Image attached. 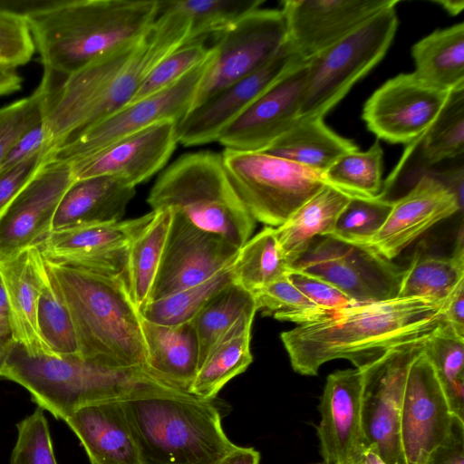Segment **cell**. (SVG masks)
<instances>
[{
	"label": "cell",
	"mask_w": 464,
	"mask_h": 464,
	"mask_svg": "<svg viewBox=\"0 0 464 464\" xmlns=\"http://www.w3.org/2000/svg\"><path fill=\"white\" fill-rule=\"evenodd\" d=\"M189 28L185 15L160 12L140 38L62 78L59 83L44 72L43 122L53 149L128 105L153 66L187 42Z\"/></svg>",
	"instance_id": "1"
},
{
	"label": "cell",
	"mask_w": 464,
	"mask_h": 464,
	"mask_svg": "<svg viewBox=\"0 0 464 464\" xmlns=\"http://www.w3.org/2000/svg\"><path fill=\"white\" fill-rule=\"evenodd\" d=\"M447 302L394 298L329 311L280 334L293 370L314 376L325 362L345 359L364 368L389 351L426 343L447 326Z\"/></svg>",
	"instance_id": "2"
},
{
	"label": "cell",
	"mask_w": 464,
	"mask_h": 464,
	"mask_svg": "<svg viewBox=\"0 0 464 464\" xmlns=\"http://www.w3.org/2000/svg\"><path fill=\"white\" fill-rule=\"evenodd\" d=\"M159 14V0L59 1L23 13L44 72L62 78L137 40Z\"/></svg>",
	"instance_id": "3"
},
{
	"label": "cell",
	"mask_w": 464,
	"mask_h": 464,
	"mask_svg": "<svg viewBox=\"0 0 464 464\" xmlns=\"http://www.w3.org/2000/svg\"><path fill=\"white\" fill-rule=\"evenodd\" d=\"M121 401L141 464H217L237 446L215 400L155 382Z\"/></svg>",
	"instance_id": "4"
},
{
	"label": "cell",
	"mask_w": 464,
	"mask_h": 464,
	"mask_svg": "<svg viewBox=\"0 0 464 464\" xmlns=\"http://www.w3.org/2000/svg\"><path fill=\"white\" fill-rule=\"evenodd\" d=\"M44 260L69 309L80 355L112 367L146 366L142 316L124 275Z\"/></svg>",
	"instance_id": "5"
},
{
	"label": "cell",
	"mask_w": 464,
	"mask_h": 464,
	"mask_svg": "<svg viewBox=\"0 0 464 464\" xmlns=\"http://www.w3.org/2000/svg\"><path fill=\"white\" fill-rule=\"evenodd\" d=\"M0 377L25 388L37 407L63 421L87 404L121 400L142 386L163 382L146 366L119 368L80 354L31 353L14 341Z\"/></svg>",
	"instance_id": "6"
},
{
	"label": "cell",
	"mask_w": 464,
	"mask_h": 464,
	"mask_svg": "<svg viewBox=\"0 0 464 464\" xmlns=\"http://www.w3.org/2000/svg\"><path fill=\"white\" fill-rule=\"evenodd\" d=\"M152 210L179 211L192 224L238 246L250 238L255 219L233 188L221 154L188 153L172 162L148 197Z\"/></svg>",
	"instance_id": "7"
},
{
	"label": "cell",
	"mask_w": 464,
	"mask_h": 464,
	"mask_svg": "<svg viewBox=\"0 0 464 464\" xmlns=\"http://www.w3.org/2000/svg\"><path fill=\"white\" fill-rule=\"evenodd\" d=\"M389 6L306 61L307 74L298 118L329 112L386 54L398 27Z\"/></svg>",
	"instance_id": "8"
},
{
	"label": "cell",
	"mask_w": 464,
	"mask_h": 464,
	"mask_svg": "<svg viewBox=\"0 0 464 464\" xmlns=\"http://www.w3.org/2000/svg\"><path fill=\"white\" fill-rule=\"evenodd\" d=\"M228 179L246 208L267 227H279L325 182L323 174L265 151L225 149Z\"/></svg>",
	"instance_id": "9"
},
{
	"label": "cell",
	"mask_w": 464,
	"mask_h": 464,
	"mask_svg": "<svg viewBox=\"0 0 464 464\" xmlns=\"http://www.w3.org/2000/svg\"><path fill=\"white\" fill-rule=\"evenodd\" d=\"M290 268L330 283L356 304L397 298L404 271L368 245L332 236L314 238Z\"/></svg>",
	"instance_id": "10"
},
{
	"label": "cell",
	"mask_w": 464,
	"mask_h": 464,
	"mask_svg": "<svg viewBox=\"0 0 464 464\" xmlns=\"http://www.w3.org/2000/svg\"><path fill=\"white\" fill-rule=\"evenodd\" d=\"M213 36L212 57L191 109L269 63L285 44L287 29L281 10L258 8Z\"/></svg>",
	"instance_id": "11"
},
{
	"label": "cell",
	"mask_w": 464,
	"mask_h": 464,
	"mask_svg": "<svg viewBox=\"0 0 464 464\" xmlns=\"http://www.w3.org/2000/svg\"><path fill=\"white\" fill-rule=\"evenodd\" d=\"M213 51V50H212ZM213 53V52H212ZM211 56L168 88L129 103L52 150V158L72 162L157 122L179 121L191 109Z\"/></svg>",
	"instance_id": "12"
},
{
	"label": "cell",
	"mask_w": 464,
	"mask_h": 464,
	"mask_svg": "<svg viewBox=\"0 0 464 464\" xmlns=\"http://www.w3.org/2000/svg\"><path fill=\"white\" fill-rule=\"evenodd\" d=\"M425 343L394 348L362 368V415L366 447L374 449L387 464H402L400 416L403 392L409 369Z\"/></svg>",
	"instance_id": "13"
},
{
	"label": "cell",
	"mask_w": 464,
	"mask_h": 464,
	"mask_svg": "<svg viewBox=\"0 0 464 464\" xmlns=\"http://www.w3.org/2000/svg\"><path fill=\"white\" fill-rule=\"evenodd\" d=\"M170 210L169 227L150 301L198 285L234 263L239 247Z\"/></svg>",
	"instance_id": "14"
},
{
	"label": "cell",
	"mask_w": 464,
	"mask_h": 464,
	"mask_svg": "<svg viewBox=\"0 0 464 464\" xmlns=\"http://www.w3.org/2000/svg\"><path fill=\"white\" fill-rule=\"evenodd\" d=\"M452 92L432 88L412 72L401 73L371 95L363 106L362 119L378 139L410 143L433 124Z\"/></svg>",
	"instance_id": "15"
},
{
	"label": "cell",
	"mask_w": 464,
	"mask_h": 464,
	"mask_svg": "<svg viewBox=\"0 0 464 464\" xmlns=\"http://www.w3.org/2000/svg\"><path fill=\"white\" fill-rule=\"evenodd\" d=\"M455 417L423 349L409 369L403 392L400 416L402 464H423L446 438Z\"/></svg>",
	"instance_id": "16"
},
{
	"label": "cell",
	"mask_w": 464,
	"mask_h": 464,
	"mask_svg": "<svg viewBox=\"0 0 464 464\" xmlns=\"http://www.w3.org/2000/svg\"><path fill=\"white\" fill-rule=\"evenodd\" d=\"M73 181L71 163L53 159L51 153L0 218V259L43 242Z\"/></svg>",
	"instance_id": "17"
},
{
	"label": "cell",
	"mask_w": 464,
	"mask_h": 464,
	"mask_svg": "<svg viewBox=\"0 0 464 464\" xmlns=\"http://www.w3.org/2000/svg\"><path fill=\"white\" fill-rule=\"evenodd\" d=\"M301 62L303 60L286 41L265 66L193 107L177 122L178 141L187 147L217 141L226 126Z\"/></svg>",
	"instance_id": "18"
},
{
	"label": "cell",
	"mask_w": 464,
	"mask_h": 464,
	"mask_svg": "<svg viewBox=\"0 0 464 464\" xmlns=\"http://www.w3.org/2000/svg\"><path fill=\"white\" fill-rule=\"evenodd\" d=\"M154 211L133 219L52 231L38 246L51 262L125 276L128 248Z\"/></svg>",
	"instance_id": "19"
},
{
	"label": "cell",
	"mask_w": 464,
	"mask_h": 464,
	"mask_svg": "<svg viewBox=\"0 0 464 464\" xmlns=\"http://www.w3.org/2000/svg\"><path fill=\"white\" fill-rule=\"evenodd\" d=\"M307 63L294 66L220 132L225 149L265 151L298 119Z\"/></svg>",
	"instance_id": "20"
},
{
	"label": "cell",
	"mask_w": 464,
	"mask_h": 464,
	"mask_svg": "<svg viewBox=\"0 0 464 464\" xmlns=\"http://www.w3.org/2000/svg\"><path fill=\"white\" fill-rule=\"evenodd\" d=\"M398 0H285L287 42L307 61Z\"/></svg>",
	"instance_id": "21"
},
{
	"label": "cell",
	"mask_w": 464,
	"mask_h": 464,
	"mask_svg": "<svg viewBox=\"0 0 464 464\" xmlns=\"http://www.w3.org/2000/svg\"><path fill=\"white\" fill-rule=\"evenodd\" d=\"M177 122H157L70 162L74 180L112 176L136 187L160 170L170 158L179 143Z\"/></svg>",
	"instance_id": "22"
},
{
	"label": "cell",
	"mask_w": 464,
	"mask_h": 464,
	"mask_svg": "<svg viewBox=\"0 0 464 464\" xmlns=\"http://www.w3.org/2000/svg\"><path fill=\"white\" fill-rule=\"evenodd\" d=\"M364 370L353 368L330 373L318 405L316 427L324 464H342L360 457L366 448L362 427Z\"/></svg>",
	"instance_id": "23"
},
{
	"label": "cell",
	"mask_w": 464,
	"mask_h": 464,
	"mask_svg": "<svg viewBox=\"0 0 464 464\" xmlns=\"http://www.w3.org/2000/svg\"><path fill=\"white\" fill-rule=\"evenodd\" d=\"M461 202L440 178L425 174L393 200L389 217L368 246L392 260L432 226L459 211Z\"/></svg>",
	"instance_id": "24"
},
{
	"label": "cell",
	"mask_w": 464,
	"mask_h": 464,
	"mask_svg": "<svg viewBox=\"0 0 464 464\" xmlns=\"http://www.w3.org/2000/svg\"><path fill=\"white\" fill-rule=\"evenodd\" d=\"M44 270V258L37 246L0 259V279L7 299L14 341L31 353L53 354L37 324Z\"/></svg>",
	"instance_id": "25"
},
{
	"label": "cell",
	"mask_w": 464,
	"mask_h": 464,
	"mask_svg": "<svg viewBox=\"0 0 464 464\" xmlns=\"http://www.w3.org/2000/svg\"><path fill=\"white\" fill-rule=\"evenodd\" d=\"M64 421L80 440L91 464H141L121 400L87 404Z\"/></svg>",
	"instance_id": "26"
},
{
	"label": "cell",
	"mask_w": 464,
	"mask_h": 464,
	"mask_svg": "<svg viewBox=\"0 0 464 464\" xmlns=\"http://www.w3.org/2000/svg\"><path fill=\"white\" fill-rule=\"evenodd\" d=\"M135 195V187L112 176L74 180L62 198L52 231L121 221Z\"/></svg>",
	"instance_id": "27"
},
{
	"label": "cell",
	"mask_w": 464,
	"mask_h": 464,
	"mask_svg": "<svg viewBox=\"0 0 464 464\" xmlns=\"http://www.w3.org/2000/svg\"><path fill=\"white\" fill-rule=\"evenodd\" d=\"M142 332L147 369L168 385L188 392L199 367L198 341L192 322L165 325L142 317Z\"/></svg>",
	"instance_id": "28"
},
{
	"label": "cell",
	"mask_w": 464,
	"mask_h": 464,
	"mask_svg": "<svg viewBox=\"0 0 464 464\" xmlns=\"http://www.w3.org/2000/svg\"><path fill=\"white\" fill-rule=\"evenodd\" d=\"M351 194L326 184L282 225L275 228L283 255L291 267L314 238L331 235Z\"/></svg>",
	"instance_id": "29"
},
{
	"label": "cell",
	"mask_w": 464,
	"mask_h": 464,
	"mask_svg": "<svg viewBox=\"0 0 464 464\" xmlns=\"http://www.w3.org/2000/svg\"><path fill=\"white\" fill-rule=\"evenodd\" d=\"M358 150L333 131L324 118H298L265 152L324 174L342 155Z\"/></svg>",
	"instance_id": "30"
},
{
	"label": "cell",
	"mask_w": 464,
	"mask_h": 464,
	"mask_svg": "<svg viewBox=\"0 0 464 464\" xmlns=\"http://www.w3.org/2000/svg\"><path fill=\"white\" fill-rule=\"evenodd\" d=\"M412 72L427 85L445 92L464 90V24L439 29L411 49Z\"/></svg>",
	"instance_id": "31"
},
{
	"label": "cell",
	"mask_w": 464,
	"mask_h": 464,
	"mask_svg": "<svg viewBox=\"0 0 464 464\" xmlns=\"http://www.w3.org/2000/svg\"><path fill=\"white\" fill-rule=\"evenodd\" d=\"M253 319L244 316L208 354L199 366L188 392L215 400L234 377L244 372L253 362L250 350Z\"/></svg>",
	"instance_id": "32"
},
{
	"label": "cell",
	"mask_w": 464,
	"mask_h": 464,
	"mask_svg": "<svg viewBox=\"0 0 464 464\" xmlns=\"http://www.w3.org/2000/svg\"><path fill=\"white\" fill-rule=\"evenodd\" d=\"M152 211L151 220L129 246L125 266L130 295L140 312L150 301L171 218L169 209Z\"/></svg>",
	"instance_id": "33"
},
{
	"label": "cell",
	"mask_w": 464,
	"mask_h": 464,
	"mask_svg": "<svg viewBox=\"0 0 464 464\" xmlns=\"http://www.w3.org/2000/svg\"><path fill=\"white\" fill-rule=\"evenodd\" d=\"M463 252L461 234L450 256H415L403 271L397 297L447 302L464 281Z\"/></svg>",
	"instance_id": "34"
},
{
	"label": "cell",
	"mask_w": 464,
	"mask_h": 464,
	"mask_svg": "<svg viewBox=\"0 0 464 464\" xmlns=\"http://www.w3.org/2000/svg\"><path fill=\"white\" fill-rule=\"evenodd\" d=\"M256 311L253 294L234 282L211 297L191 321L198 341L199 366L243 315Z\"/></svg>",
	"instance_id": "35"
},
{
	"label": "cell",
	"mask_w": 464,
	"mask_h": 464,
	"mask_svg": "<svg viewBox=\"0 0 464 464\" xmlns=\"http://www.w3.org/2000/svg\"><path fill=\"white\" fill-rule=\"evenodd\" d=\"M289 271L272 227L250 237L232 264L233 282L251 293L286 276Z\"/></svg>",
	"instance_id": "36"
},
{
	"label": "cell",
	"mask_w": 464,
	"mask_h": 464,
	"mask_svg": "<svg viewBox=\"0 0 464 464\" xmlns=\"http://www.w3.org/2000/svg\"><path fill=\"white\" fill-rule=\"evenodd\" d=\"M263 0H159L160 12H178L190 24L189 34L185 44L205 42L248 13L260 8Z\"/></svg>",
	"instance_id": "37"
},
{
	"label": "cell",
	"mask_w": 464,
	"mask_h": 464,
	"mask_svg": "<svg viewBox=\"0 0 464 464\" xmlns=\"http://www.w3.org/2000/svg\"><path fill=\"white\" fill-rule=\"evenodd\" d=\"M424 352L431 362L454 416L464 420V337L448 325L431 336Z\"/></svg>",
	"instance_id": "38"
},
{
	"label": "cell",
	"mask_w": 464,
	"mask_h": 464,
	"mask_svg": "<svg viewBox=\"0 0 464 464\" xmlns=\"http://www.w3.org/2000/svg\"><path fill=\"white\" fill-rule=\"evenodd\" d=\"M37 324L43 341L53 354H80L69 309L45 260Z\"/></svg>",
	"instance_id": "39"
},
{
	"label": "cell",
	"mask_w": 464,
	"mask_h": 464,
	"mask_svg": "<svg viewBox=\"0 0 464 464\" xmlns=\"http://www.w3.org/2000/svg\"><path fill=\"white\" fill-rule=\"evenodd\" d=\"M383 150L376 140L367 150L342 155L323 174L325 182L351 195L376 197L382 188Z\"/></svg>",
	"instance_id": "40"
},
{
	"label": "cell",
	"mask_w": 464,
	"mask_h": 464,
	"mask_svg": "<svg viewBox=\"0 0 464 464\" xmlns=\"http://www.w3.org/2000/svg\"><path fill=\"white\" fill-rule=\"evenodd\" d=\"M232 282L230 266L198 285L149 303L141 315L149 322L165 325L190 322L211 297Z\"/></svg>",
	"instance_id": "41"
},
{
	"label": "cell",
	"mask_w": 464,
	"mask_h": 464,
	"mask_svg": "<svg viewBox=\"0 0 464 464\" xmlns=\"http://www.w3.org/2000/svg\"><path fill=\"white\" fill-rule=\"evenodd\" d=\"M427 165L455 159L464 152V90L453 92L433 124L418 139Z\"/></svg>",
	"instance_id": "42"
},
{
	"label": "cell",
	"mask_w": 464,
	"mask_h": 464,
	"mask_svg": "<svg viewBox=\"0 0 464 464\" xmlns=\"http://www.w3.org/2000/svg\"><path fill=\"white\" fill-rule=\"evenodd\" d=\"M393 200L383 196L352 195L331 235L345 242L369 245L389 217Z\"/></svg>",
	"instance_id": "43"
},
{
	"label": "cell",
	"mask_w": 464,
	"mask_h": 464,
	"mask_svg": "<svg viewBox=\"0 0 464 464\" xmlns=\"http://www.w3.org/2000/svg\"><path fill=\"white\" fill-rule=\"evenodd\" d=\"M257 311L297 324L319 319L324 310L302 294L286 276L252 293Z\"/></svg>",
	"instance_id": "44"
},
{
	"label": "cell",
	"mask_w": 464,
	"mask_h": 464,
	"mask_svg": "<svg viewBox=\"0 0 464 464\" xmlns=\"http://www.w3.org/2000/svg\"><path fill=\"white\" fill-rule=\"evenodd\" d=\"M204 43L184 44L162 58L146 75L130 103L168 88L205 63L213 51L211 46H207Z\"/></svg>",
	"instance_id": "45"
},
{
	"label": "cell",
	"mask_w": 464,
	"mask_h": 464,
	"mask_svg": "<svg viewBox=\"0 0 464 464\" xmlns=\"http://www.w3.org/2000/svg\"><path fill=\"white\" fill-rule=\"evenodd\" d=\"M46 85L41 80L28 97L0 108V164L13 145L43 121Z\"/></svg>",
	"instance_id": "46"
},
{
	"label": "cell",
	"mask_w": 464,
	"mask_h": 464,
	"mask_svg": "<svg viewBox=\"0 0 464 464\" xmlns=\"http://www.w3.org/2000/svg\"><path fill=\"white\" fill-rule=\"evenodd\" d=\"M10 464H57L49 425L44 410L37 407L20 420Z\"/></svg>",
	"instance_id": "47"
},
{
	"label": "cell",
	"mask_w": 464,
	"mask_h": 464,
	"mask_svg": "<svg viewBox=\"0 0 464 464\" xmlns=\"http://www.w3.org/2000/svg\"><path fill=\"white\" fill-rule=\"evenodd\" d=\"M35 45L23 13L0 8V63L18 67L31 61Z\"/></svg>",
	"instance_id": "48"
},
{
	"label": "cell",
	"mask_w": 464,
	"mask_h": 464,
	"mask_svg": "<svg viewBox=\"0 0 464 464\" xmlns=\"http://www.w3.org/2000/svg\"><path fill=\"white\" fill-rule=\"evenodd\" d=\"M287 277L302 294L324 310L334 311L357 304L334 285L319 277L293 268H290Z\"/></svg>",
	"instance_id": "49"
},
{
	"label": "cell",
	"mask_w": 464,
	"mask_h": 464,
	"mask_svg": "<svg viewBox=\"0 0 464 464\" xmlns=\"http://www.w3.org/2000/svg\"><path fill=\"white\" fill-rule=\"evenodd\" d=\"M52 148L45 149L23 162L0 172V218L24 186L51 157Z\"/></svg>",
	"instance_id": "50"
},
{
	"label": "cell",
	"mask_w": 464,
	"mask_h": 464,
	"mask_svg": "<svg viewBox=\"0 0 464 464\" xmlns=\"http://www.w3.org/2000/svg\"><path fill=\"white\" fill-rule=\"evenodd\" d=\"M48 148L53 149L42 121L26 131L13 145L0 164V172L23 162Z\"/></svg>",
	"instance_id": "51"
},
{
	"label": "cell",
	"mask_w": 464,
	"mask_h": 464,
	"mask_svg": "<svg viewBox=\"0 0 464 464\" xmlns=\"http://www.w3.org/2000/svg\"><path fill=\"white\" fill-rule=\"evenodd\" d=\"M423 464H464V420L454 418L446 438Z\"/></svg>",
	"instance_id": "52"
},
{
	"label": "cell",
	"mask_w": 464,
	"mask_h": 464,
	"mask_svg": "<svg viewBox=\"0 0 464 464\" xmlns=\"http://www.w3.org/2000/svg\"><path fill=\"white\" fill-rule=\"evenodd\" d=\"M445 319L448 326L459 336L464 337V281L447 301Z\"/></svg>",
	"instance_id": "53"
},
{
	"label": "cell",
	"mask_w": 464,
	"mask_h": 464,
	"mask_svg": "<svg viewBox=\"0 0 464 464\" xmlns=\"http://www.w3.org/2000/svg\"><path fill=\"white\" fill-rule=\"evenodd\" d=\"M14 342L7 299L0 279V369Z\"/></svg>",
	"instance_id": "54"
},
{
	"label": "cell",
	"mask_w": 464,
	"mask_h": 464,
	"mask_svg": "<svg viewBox=\"0 0 464 464\" xmlns=\"http://www.w3.org/2000/svg\"><path fill=\"white\" fill-rule=\"evenodd\" d=\"M23 78L17 68L0 63V96L9 95L22 89Z\"/></svg>",
	"instance_id": "55"
},
{
	"label": "cell",
	"mask_w": 464,
	"mask_h": 464,
	"mask_svg": "<svg viewBox=\"0 0 464 464\" xmlns=\"http://www.w3.org/2000/svg\"><path fill=\"white\" fill-rule=\"evenodd\" d=\"M260 453L254 448L236 446L217 464H259Z\"/></svg>",
	"instance_id": "56"
},
{
	"label": "cell",
	"mask_w": 464,
	"mask_h": 464,
	"mask_svg": "<svg viewBox=\"0 0 464 464\" xmlns=\"http://www.w3.org/2000/svg\"><path fill=\"white\" fill-rule=\"evenodd\" d=\"M437 3L440 5L449 14L452 15L459 14L464 7V2L462 0H440V1H434V3Z\"/></svg>",
	"instance_id": "57"
},
{
	"label": "cell",
	"mask_w": 464,
	"mask_h": 464,
	"mask_svg": "<svg viewBox=\"0 0 464 464\" xmlns=\"http://www.w3.org/2000/svg\"><path fill=\"white\" fill-rule=\"evenodd\" d=\"M364 464H387L379 453L371 447H366L362 453Z\"/></svg>",
	"instance_id": "58"
},
{
	"label": "cell",
	"mask_w": 464,
	"mask_h": 464,
	"mask_svg": "<svg viewBox=\"0 0 464 464\" xmlns=\"http://www.w3.org/2000/svg\"><path fill=\"white\" fill-rule=\"evenodd\" d=\"M342 464H364L363 459H362V454L360 457L354 458V459H350V460H348L346 462H343Z\"/></svg>",
	"instance_id": "59"
},
{
	"label": "cell",
	"mask_w": 464,
	"mask_h": 464,
	"mask_svg": "<svg viewBox=\"0 0 464 464\" xmlns=\"http://www.w3.org/2000/svg\"><path fill=\"white\" fill-rule=\"evenodd\" d=\"M314 464H324V463H314Z\"/></svg>",
	"instance_id": "60"
},
{
	"label": "cell",
	"mask_w": 464,
	"mask_h": 464,
	"mask_svg": "<svg viewBox=\"0 0 464 464\" xmlns=\"http://www.w3.org/2000/svg\"><path fill=\"white\" fill-rule=\"evenodd\" d=\"M395 464H399V463H395Z\"/></svg>",
	"instance_id": "61"
}]
</instances>
